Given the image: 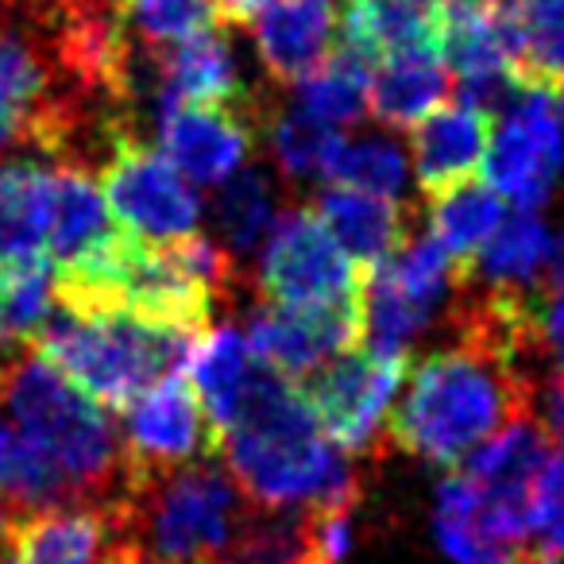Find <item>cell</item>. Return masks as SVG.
Listing matches in <instances>:
<instances>
[{
  "instance_id": "cell-1",
  "label": "cell",
  "mask_w": 564,
  "mask_h": 564,
  "mask_svg": "<svg viewBox=\"0 0 564 564\" xmlns=\"http://www.w3.org/2000/svg\"><path fill=\"white\" fill-rule=\"evenodd\" d=\"M220 456L243 499L259 510H302L360 495L345 453L322 433L299 383L259 364Z\"/></svg>"
},
{
  "instance_id": "cell-2",
  "label": "cell",
  "mask_w": 564,
  "mask_h": 564,
  "mask_svg": "<svg viewBox=\"0 0 564 564\" xmlns=\"http://www.w3.org/2000/svg\"><path fill=\"white\" fill-rule=\"evenodd\" d=\"M533 376L491 348L456 340L414 368L406 399L387 417V441L441 468H460L484 441L530 417Z\"/></svg>"
},
{
  "instance_id": "cell-3",
  "label": "cell",
  "mask_w": 564,
  "mask_h": 564,
  "mask_svg": "<svg viewBox=\"0 0 564 564\" xmlns=\"http://www.w3.org/2000/svg\"><path fill=\"white\" fill-rule=\"evenodd\" d=\"M105 507L135 564H217L259 510L213 460L128 476Z\"/></svg>"
},
{
  "instance_id": "cell-4",
  "label": "cell",
  "mask_w": 564,
  "mask_h": 564,
  "mask_svg": "<svg viewBox=\"0 0 564 564\" xmlns=\"http://www.w3.org/2000/svg\"><path fill=\"white\" fill-rule=\"evenodd\" d=\"M0 414L63 471L78 502H112L128 479L120 430L40 352L0 356Z\"/></svg>"
},
{
  "instance_id": "cell-5",
  "label": "cell",
  "mask_w": 564,
  "mask_h": 564,
  "mask_svg": "<svg viewBox=\"0 0 564 564\" xmlns=\"http://www.w3.org/2000/svg\"><path fill=\"white\" fill-rule=\"evenodd\" d=\"M197 337L166 333L132 314H51L32 348L105 410H128L155 379L182 368Z\"/></svg>"
},
{
  "instance_id": "cell-6",
  "label": "cell",
  "mask_w": 564,
  "mask_h": 564,
  "mask_svg": "<svg viewBox=\"0 0 564 564\" xmlns=\"http://www.w3.org/2000/svg\"><path fill=\"white\" fill-rule=\"evenodd\" d=\"M368 274L345 256L310 205L279 213L259 256V294L271 306L322 310L364 302Z\"/></svg>"
},
{
  "instance_id": "cell-7",
  "label": "cell",
  "mask_w": 564,
  "mask_h": 564,
  "mask_svg": "<svg viewBox=\"0 0 564 564\" xmlns=\"http://www.w3.org/2000/svg\"><path fill=\"white\" fill-rule=\"evenodd\" d=\"M101 194L117 228L148 243L189 236L202 220L197 189L159 151H151L132 124L112 135L109 155L101 163Z\"/></svg>"
},
{
  "instance_id": "cell-8",
  "label": "cell",
  "mask_w": 564,
  "mask_h": 564,
  "mask_svg": "<svg viewBox=\"0 0 564 564\" xmlns=\"http://www.w3.org/2000/svg\"><path fill=\"white\" fill-rule=\"evenodd\" d=\"M549 456L553 437L533 417H518L464 460V476L476 487V518L495 541L522 549L533 538Z\"/></svg>"
},
{
  "instance_id": "cell-9",
  "label": "cell",
  "mask_w": 564,
  "mask_h": 564,
  "mask_svg": "<svg viewBox=\"0 0 564 564\" xmlns=\"http://www.w3.org/2000/svg\"><path fill=\"white\" fill-rule=\"evenodd\" d=\"M448 286H456L448 251L430 232L410 236L364 282V340L371 352L406 356L410 340L433 322Z\"/></svg>"
},
{
  "instance_id": "cell-10",
  "label": "cell",
  "mask_w": 564,
  "mask_h": 564,
  "mask_svg": "<svg viewBox=\"0 0 564 564\" xmlns=\"http://www.w3.org/2000/svg\"><path fill=\"white\" fill-rule=\"evenodd\" d=\"M410 356L352 352L329 360L299 383L322 433L340 453H364L379 441L391 402L406 379Z\"/></svg>"
},
{
  "instance_id": "cell-11",
  "label": "cell",
  "mask_w": 564,
  "mask_h": 564,
  "mask_svg": "<svg viewBox=\"0 0 564 564\" xmlns=\"http://www.w3.org/2000/svg\"><path fill=\"white\" fill-rule=\"evenodd\" d=\"M564 171V128L553 94L518 89L514 101L495 120L487 143L484 178L499 197L518 209H541Z\"/></svg>"
},
{
  "instance_id": "cell-12",
  "label": "cell",
  "mask_w": 564,
  "mask_h": 564,
  "mask_svg": "<svg viewBox=\"0 0 564 564\" xmlns=\"http://www.w3.org/2000/svg\"><path fill=\"white\" fill-rule=\"evenodd\" d=\"M120 414H124L120 445H124L128 476L166 471L220 456V433L209 425L194 383H189V376L182 368L155 379Z\"/></svg>"
},
{
  "instance_id": "cell-13",
  "label": "cell",
  "mask_w": 564,
  "mask_h": 564,
  "mask_svg": "<svg viewBox=\"0 0 564 564\" xmlns=\"http://www.w3.org/2000/svg\"><path fill=\"white\" fill-rule=\"evenodd\" d=\"M248 352L259 368L274 376L302 383L314 376L333 356L352 352L364 340V302L322 310H294V306H263L251 314L248 325Z\"/></svg>"
},
{
  "instance_id": "cell-14",
  "label": "cell",
  "mask_w": 564,
  "mask_h": 564,
  "mask_svg": "<svg viewBox=\"0 0 564 564\" xmlns=\"http://www.w3.org/2000/svg\"><path fill=\"white\" fill-rule=\"evenodd\" d=\"M259 109L251 101L178 105L159 112V155L186 182L220 186L256 151Z\"/></svg>"
},
{
  "instance_id": "cell-15",
  "label": "cell",
  "mask_w": 564,
  "mask_h": 564,
  "mask_svg": "<svg viewBox=\"0 0 564 564\" xmlns=\"http://www.w3.org/2000/svg\"><path fill=\"white\" fill-rule=\"evenodd\" d=\"M340 0H274L251 20L259 63L279 86H299L337 51Z\"/></svg>"
},
{
  "instance_id": "cell-16",
  "label": "cell",
  "mask_w": 564,
  "mask_h": 564,
  "mask_svg": "<svg viewBox=\"0 0 564 564\" xmlns=\"http://www.w3.org/2000/svg\"><path fill=\"white\" fill-rule=\"evenodd\" d=\"M491 132H495L491 112L464 101V97L433 109L414 128V171L425 202L479 178Z\"/></svg>"
},
{
  "instance_id": "cell-17",
  "label": "cell",
  "mask_w": 564,
  "mask_h": 564,
  "mask_svg": "<svg viewBox=\"0 0 564 564\" xmlns=\"http://www.w3.org/2000/svg\"><path fill=\"white\" fill-rule=\"evenodd\" d=\"M151 97L159 112L178 105H225L248 101V89L240 82L236 51L220 28L174 43V47L148 55Z\"/></svg>"
},
{
  "instance_id": "cell-18",
  "label": "cell",
  "mask_w": 564,
  "mask_h": 564,
  "mask_svg": "<svg viewBox=\"0 0 564 564\" xmlns=\"http://www.w3.org/2000/svg\"><path fill=\"white\" fill-rule=\"evenodd\" d=\"M55 166L35 159L0 163V279L51 267Z\"/></svg>"
},
{
  "instance_id": "cell-19",
  "label": "cell",
  "mask_w": 564,
  "mask_h": 564,
  "mask_svg": "<svg viewBox=\"0 0 564 564\" xmlns=\"http://www.w3.org/2000/svg\"><path fill=\"white\" fill-rule=\"evenodd\" d=\"M109 541L105 502H58L12 518L9 564H101Z\"/></svg>"
},
{
  "instance_id": "cell-20",
  "label": "cell",
  "mask_w": 564,
  "mask_h": 564,
  "mask_svg": "<svg viewBox=\"0 0 564 564\" xmlns=\"http://www.w3.org/2000/svg\"><path fill=\"white\" fill-rule=\"evenodd\" d=\"M445 12L448 0H345L340 40L371 66L399 51H441Z\"/></svg>"
},
{
  "instance_id": "cell-21",
  "label": "cell",
  "mask_w": 564,
  "mask_h": 564,
  "mask_svg": "<svg viewBox=\"0 0 564 564\" xmlns=\"http://www.w3.org/2000/svg\"><path fill=\"white\" fill-rule=\"evenodd\" d=\"M310 209L322 217L329 236L345 248V256L352 259L364 274H371L379 263H387V259L414 236L410 232L406 209H402L394 197L364 194V189H348V186H329L317 194V202H310Z\"/></svg>"
},
{
  "instance_id": "cell-22",
  "label": "cell",
  "mask_w": 564,
  "mask_h": 564,
  "mask_svg": "<svg viewBox=\"0 0 564 564\" xmlns=\"http://www.w3.org/2000/svg\"><path fill=\"white\" fill-rule=\"evenodd\" d=\"M371 74L368 109L387 128H417L433 109L448 101L453 74L437 47L399 51V55L376 63Z\"/></svg>"
},
{
  "instance_id": "cell-23",
  "label": "cell",
  "mask_w": 564,
  "mask_h": 564,
  "mask_svg": "<svg viewBox=\"0 0 564 564\" xmlns=\"http://www.w3.org/2000/svg\"><path fill=\"white\" fill-rule=\"evenodd\" d=\"M186 364H189L186 376L197 391V402H202L209 425L220 433V441H225V433L232 430L236 417H240L251 376H256V360H251V352H248V340H243V333L232 329V325H217V329L202 333V337L189 345Z\"/></svg>"
},
{
  "instance_id": "cell-24",
  "label": "cell",
  "mask_w": 564,
  "mask_h": 564,
  "mask_svg": "<svg viewBox=\"0 0 564 564\" xmlns=\"http://www.w3.org/2000/svg\"><path fill=\"white\" fill-rule=\"evenodd\" d=\"M55 166V209H51V271L70 267L86 251L117 232L109 217L101 186L94 182V166L51 163Z\"/></svg>"
},
{
  "instance_id": "cell-25",
  "label": "cell",
  "mask_w": 564,
  "mask_h": 564,
  "mask_svg": "<svg viewBox=\"0 0 564 564\" xmlns=\"http://www.w3.org/2000/svg\"><path fill=\"white\" fill-rule=\"evenodd\" d=\"M507 217L502 197L487 182H464L441 197H430V236L448 251L456 267V282L468 279L471 259L487 243V236Z\"/></svg>"
},
{
  "instance_id": "cell-26",
  "label": "cell",
  "mask_w": 564,
  "mask_h": 564,
  "mask_svg": "<svg viewBox=\"0 0 564 564\" xmlns=\"http://www.w3.org/2000/svg\"><path fill=\"white\" fill-rule=\"evenodd\" d=\"M549 225L538 209H514L499 220L479 256L471 259V271L464 282H484V286H522L530 291L538 271L549 259Z\"/></svg>"
},
{
  "instance_id": "cell-27",
  "label": "cell",
  "mask_w": 564,
  "mask_h": 564,
  "mask_svg": "<svg viewBox=\"0 0 564 564\" xmlns=\"http://www.w3.org/2000/svg\"><path fill=\"white\" fill-rule=\"evenodd\" d=\"M514 20V78L525 89L556 94L564 82V0H518Z\"/></svg>"
},
{
  "instance_id": "cell-28",
  "label": "cell",
  "mask_w": 564,
  "mask_h": 564,
  "mask_svg": "<svg viewBox=\"0 0 564 564\" xmlns=\"http://www.w3.org/2000/svg\"><path fill=\"white\" fill-rule=\"evenodd\" d=\"M279 220V182L271 171H236L228 182H220L217 194V228L225 232V243L236 259H251L267 232Z\"/></svg>"
},
{
  "instance_id": "cell-29",
  "label": "cell",
  "mask_w": 564,
  "mask_h": 564,
  "mask_svg": "<svg viewBox=\"0 0 564 564\" xmlns=\"http://www.w3.org/2000/svg\"><path fill=\"white\" fill-rule=\"evenodd\" d=\"M0 502L12 510H40L78 502L63 471L24 437L17 422L0 414Z\"/></svg>"
},
{
  "instance_id": "cell-30",
  "label": "cell",
  "mask_w": 564,
  "mask_h": 564,
  "mask_svg": "<svg viewBox=\"0 0 564 564\" xmlns=\"http://www.w3.org/2000/svg\"><path fill=\"white\" fill-rule=\"evenodd\" d=\"M109 4L128 43L143 55H159L189 35L220 28L217 0H109Z\"/></svg>"
},
{
  "instance_id": "cell-31",
  "label": "cell",
  "mask_w": 564,
  "mask_h": 564,
  "mask_svg": "<svg viewBox=\"0 0 564 564\" xmlns=\"http://www.w3.org/2000/svg\"><path fill=\"white\" fill-rule=\"evenodd\" d=\"M433 530L437 541L456 564H518L522 549H510L495 541L476 518V487L464 471L448 476L437 491V510H433Z\"/></svg>"
},
{
  "instance_id": "cell-32",
  "label": "cell",
  "mask_w": 564,
  "mask_h": 564,
  "mask_svg": "<svg viewBox=\"0 0 564 564\" xmlns=\"http://www.w3.org/2000/svg\"><path fill=\"white\" fill-rule=\"evenodd\" d=\"M371 94V63L356 51L337 47L314 74L299 82V109L329 128H345L364 117Z\"/></svg>"
},
{
  "instance_id": "cell-33",
  "label": "cell",
  "mask_w": 564,
  "mask_h": 564,
  "mask_svg": "<svg viewBox=\"0 0 564 564\" xmlns=\"http://www.w3.org/2000/svg\"><path fill=\"white\" fill-rule=\"evenodd\" d=\"M345 135L337 128L322 124L302 109H279L271 117V155L279 163L282 178H325L333 163V151Z\"/></svg>"
},
{
  "instance_id": "cell-34",
  "label": "cell",
  "mask_w": 564,
  "mask_h": 564,
  "mask_svg": "<svg viewBox=\"0 0 564 564\" xmlns=\"http://www.w3.org/2000/svg\"><path fill=\"white\" fill-rule=\"evenodd\" d=\"M406 151L399 143L387 135H368V140H340L325 178H333V186L399 197L406 189Z\"/></svg>"
},
{
  "instance_id": "cell-35",
  "label": "cell",
  "mask_w": 564,
  "mask_h": 564,
  "mask_svg": "<svg viewBox=\"0 0 564 564\" xmlns=\"http://www.w3.org/2000/svg\"><path fill=\"white\" fill-rule=\"evenodd\" d=\"M55 314V271L4 274L0 279V356L20 352L43 333Z\"/></svg>"
},
{
  "instance_id": "cell-36",
  "label": "cell",
  "mask_w": 564,
  "mask_h": 564,
  "mask_svg": "<svg viewBox=\"0 0 564 564\" xmlns=\"http://www.w3.org/2000/svg\"><path fill=\"white\" fill-rule=\"evenodd\" d=\"M533 533L541 538L545 553L564 556V437L561 445H553L549 468L541 476V495H538V525Z\"/></svg>"
},
{
  "instance_id": "cell-37",
  "label": "cell",
  "mask_w": 564,
  "mask_h": 564,
  "mask_svg": "<svg viewBox=\"0 0 564 564\" xmlns=\"http://www.w3.org/2000/svg\"><path fill=\"white\" fill-rule=\"evenodd\" d=\"M530 417L549 433V437H564V368L553 364L545 376L533 379Z\"/></svg>"
},
{
  "instance_id": "cell-38",
  "label": "cell",
  "mask_w": 564,
  "mask_h": 564,
  "mask_svg": "<svg viewBox=\"0 0 564 564\" xmlns=\"http://www.w3.org/2000/svg\"><path fill=\"white\" fill-rule=\"evenodd\" d=\"M538 345L541 356H553L556 368H564V286L561 291L538 286Z\"/></svg>"
},
{
  "instance_id": "cell-39",
  "label": "cell",
  "mask_w": 564,
  "mask_h": 564,
  "mask_svg": "<svg viewBox=\"0 0 564 564\" xmlns=\"http://www.w3.org/2000/svg\"><path fill=\"white\" fill-rule=\"evenodd\" d=\"M267 4H274V0H217L220 20H228V24H251Z\"/></svg>"
},
{
  "instance_id": "cell-40",
  "label": "cell",
  "mask_w": 564,
  "mask_h": 564,
  "mask_svg": "<svg viewBox=\"0 0 564 564\" xmlns=\"http://www.w3.org/2000/svg\"><path fill=\"white\" fill-rule=\"evenodd\" d=\"M564 286V232L549 243V259H545V282L541 291H561Z\"/></svg>"
},
{
  "instance_id": "cell-41",
  "label": "cell",
  "mask_w": 564,
  "mask_h": 564,
  "mask_svg": "<svg viewBox=\"0 0 564 564\" xmlns=\"http://www.w3.org/2000/svg\"><path fill=\"white\" fill-rule=\"evenodd\" d=\"M9 502H0V564H9V533H12V514Z\"/></svg>"
},
{
  "instance_id": "cell-42",
  "label": "cell",
  "mask_w": 564,
  "mask_h": 564,
  "mask_svg": "<svg viewBox=\"0 0 564 564\" xmlns=\"http://www.w3.org/2000/svg\"><path fill=\"white\" fill-rule=\"evenodd\" d=\"M518 564H564L556 553H545V549H538V553H522V561Z\"/></svg>"
},
{
  "instance_id": "cell-43",
  "label": "cell",
  "mask_w": 564,
  "mask_h": 564,
  "mask_svg": "<svg viewBox=\"0 0 564 564\" xmlns=\"http://www.w3.org/2000/svg\"><path fill=\"white\" fill-rule=\"evenodd\" d=\"M101 564H135V561L124 553V549L117 545V541H109V553H105V561H101Z\"/></svg>"
},
{
  "instance_id": "cell-44",
  "label": "cell",
  "mask_w": 564,
  "mask_h": 564,
  "mask_svg": "<svg viewBox=\"0 0 564 564\" xmlns=\"http://www.w3.org/2000/svg\"><path fill=\"white\" fill-rule=\"evenodd\" d=\"M299 564H333V561H325V556H317V553H310V556H302Z\"/></svg>"
},
{
  "instance_id": "cell-45",
  "label": "cell",
  "mask_w": 564,
  "mask_h": 564,
  "mask_svg": "<svg viewBox=\"0 0 564 564\" xmlns=\"http://www.w3.org/2000/svg\"><path fill=\"white\" fill-rule=\"evenodd\" d=\"M491 4H495V9H514L518 0H491Z\"/></svg>"
}]
</instances>
